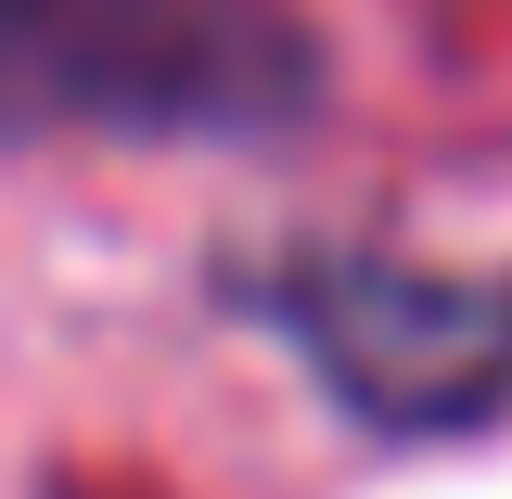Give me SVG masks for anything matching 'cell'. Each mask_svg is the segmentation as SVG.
<instances>
[{"label":"cell","instance_id":"obj_2","mask_svg":"<svg viewBox=\"0 0 512 499\" xmlns=\"http://www.w3.org/2000/svg\"><path fill=\"white\" fill-rule=\"evenodd\" d=\"M295 333L346 410L397 436H448L512 397V282H448L397 256H308L295 269Z\"/></svg>","mask_w":512,"mask_h":499},{"label":"cell","instance_id":"obj_1","mask_svg":"<svg viewBox=\"0 0 512 499\" xmlns=\"http://www.w3.org/2000/svg\"><path fill=\"white\" fill-rule=\"evenodd\" d=\"M308 90L282 0H0V141H256Z\"/></svg>","mask_w":512,"mask_h":499}]
</instances>
